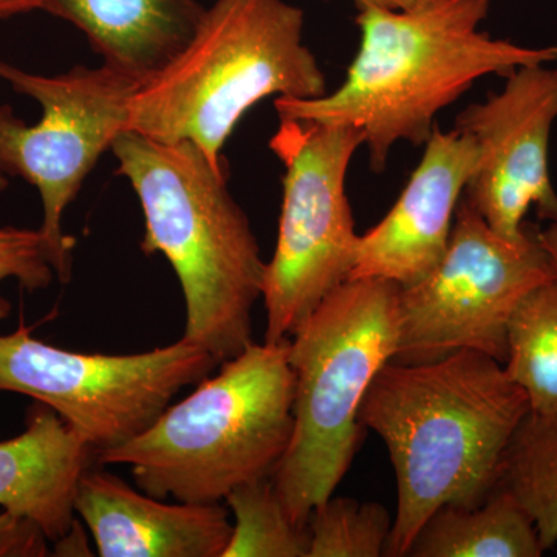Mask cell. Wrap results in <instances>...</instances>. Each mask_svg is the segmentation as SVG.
I'll return each mask as SVG.
<instances>
[{
  "instance_id": "6da1fadb",
  "label": "cell",
  "mask_w": 557,
  "mask_h": 557,
  "mask_svg": "<svg viewBox=\"0 0 557 557\" xmlns=\"http://www.w3.org/2000/svg\"><path fill=\"white\" fill-rule=\"evenodd\" d=\"M528 413L522 388L480 351L420 364L391 361L380 370L359 420L383 440L397 482L387 556H408L437 509L478 507L497 490L509 443Z\"/></svg>"
},
{
  "instance_id": "7a4b0ae2",
  "label": "cell",
  "mask_w": 557,
  "mask_h": 557,
  "mask_svg": "<svg viewBox=\"0 0 557 557\" xmlns=\"http://www.w3.org/2000/svg\"><path fill=\"white\" fill-rule=\"evenodd\" d=\"M491 0H418L409 9L357 10L359 47L338 89L313 100L274 101L278 120L355 127L370 170H386L398 143L423 146L479 79L556 64L557 47H528L480 30Z\"/></svg>"
},
{
  "instance_id": "3957f363",
  "label": "cell",
  "mask_w": 557,
  "mask_h": 557,
  "mask_svg": "<svg viewBox=\"0 0 557 557\" xmlns=\"http://www.w3.org/2000/svg\"><path fill=\"white\" fill-rule=\"evenodd\" d=\"M145 215V255L174 269L185 299L183 338L218 362L252 341V309L262 299L267 262L251 223L218 168L189 141H159L124 131L112 145Z\"/></svg>"
},
{
  "instance_id": "277c9868",
  "label": "cell",
  "mask_w": 557,
  "mask_h": 557,
  "mask_svg": "<svg viewBox=\"0 0 557 557\" xmlns=\"http://www.w3.org/2000/svg\"><path fill=\"white\" fill-rule=\"evenodd\" d=\"M306 16L287 0H214L193 38L131 100L127 131L189 141L214 166L239 121L265 98L313 100L327 78L304 42Z\"/></svg>"
},
{
  "instance_id": "5b68a950",
  "label": "cell",
  "mask_w": 557,
  "mask_h": 557,
  "mask_svg": "<svg viewBox=\"0 0 557 557\" xmlns=\"http://www.w3.org/2000/svg\"><path fill=\"white\" fill-rule=\"evenodd\" d=\"M289 339L251 343L126 445L98 454L126 465L138 490L183 504H222L231 491L273 478L293 434Z\"/></svg>"
},
{
  "instance_id": "8992f818",
  "label": "cell",
  "mask_w": 557,
  "mask_h": 557,
  "mask_svg": "<svg viewBox=\"0 0 557 557\" xmlns=\"http://www.w3.org/2000/svg\"><path fill=\"white\" fill-rule=\"evenodd\" d=\"M398 292L384 278H347L289 336L293 434L271 480L300 527L333 496L357 454L362 401L397 355Z\"/></svg>"
},
{
  "instance_id": "52a82bcc",
  "label": "cell",
  "mask_w": 557,
  "mask_h": 557,
  "mask_svg": "<svg viewBox=\"0 0 557 557\" xmlns=\"http://www.w3.org/2000/svg\"><path fill=\"white\" fill-rule=\"evenodd\" d=\"M270 148L284 166L276 249L267 262L265 341H284L350 277L359 234L347 174L366 137L355 127L278 120Z\"/></svg>"
},
{
  "instance_id": "ba28073f",
  "label": "cell",
  "mask_w": 557,
  "mask_h": 557,
  "mask_svg": "<svg viewBox=\"0 0 557 557\" xmlns=\"http://www.w3.org/2000/svg\"><path fill=\"white\" fill-rule=\"evenodd\" d=\"M556 281L541 228L498 236L461 197L448 247L426 276L398 292L394 361L420 364L475 350L504 364L509 319L533 289Z\"/></svg>"
},
{
  "instance_id": "9c48e42d",
  "label": "cell",
  "mask_w": 557,
  "mask_h": 557,
  "mask_svg": "<svg viewBox=\"0 0 557 557\" xmlns=\"http://www.w3.org/2000/svg\"><path fill=\"white\" fill-rule=\"evenodd\" d=\"M218 359L182 338L131 355L50 346L21 321L0 335V392L53 409L95 453L120 448L152 426L182 388L211 375Z\"/></svg>"
},
{
  "instance_id": "30bf717a",
  "label": "cell",
  "mask_w": 557,
  "mask_h": 557,
  "mask_svg": "<svg viewBox=\"0 0 557 557\" xmlns=\"http://www.w3.org/2000/svg\"><path fill=\"white\" fill-rule=\"evenodd\" d=\"M0 79L42 108L33 126L9 106L0 108V168L39 190L47 255L60 281L69 282L75 239L65 236L62 218L102 153L127 131L131 100L141 83L106 64L44 76L2 61Z\"/></svg>"
},
{
  "instance_id": "8fae6325",
  "label": "cell",
  "mask_w": 557,
  "mask_h": 557,
  "mask_svg": "<svg viewBox=\"0 0 557 557\" xmlns=\"http://www.w3.org/2000/svg\"><path fill=\"white\" fill-rule=\"evenodd\" d=\"M557 120V65L515 70L504 89L458 113L454 129L478 149L463 199L498 236L525 237L528 211L557 222V194L549 174V139Z\"/></svg>"
},
{
  "instance_id": "7c38bea8",
  "label": "cell",
  "mask_w": 557,
  "mask_h": 557,
  "mask_svg": "<svg viewBox=\"0 0 557 557\" xmlns=\"http://www.w3.org/2000/svg\"><path fill=\"white\" fill-rule=\"evenodd\" d=\"M423 146L420 163L394 207L359 236L348 278H384L406 287L442 259L478 149L463 132L438 126Z\"/></svg>"
},
{
  "instance_id": "4fadbf2b",
  "label": "cell",
  "mask_w": 557,
  "mask_h": 557,
  "mask_svg": "<svg viewBox=\"0 0 557 557\" xmlns=\"http://www.w3.org/2000/svg\"><path fill=\"white\" fill-rule=\"evenodd\" d=\"M75 512L102 557H223L233 533L222 504H164L91 467L79 480Z\"/></svg>"
},
{
  "instance_id": "5bb4252c",
  "label": "cell",
  "mask_w": 557,
  "mask_h": 557,
  "mask_svg": "<svg viewBox=\"0 0 557 557\" xmlns=\"http://www.w3.org/2000/svg\"><path fill=\"white\" fill-rule=\"evenodd\" d=\"M97 453L46 405L33 406L27 429L0 442V507L60 542L75 527V497Z\"/></svg>"
},
{
  "instance_id": "9a60e30c",
  "label": "cell",
  "mask_w": 557,
  "mask_h": 557,
  "mask_svg": "<svg viewBox=\"0 0 557 557\" xmlns=\"http://www.w3.org/2000/svg\"><path fill=\"white\" fill-rule=\"evenodd\" d=\"M42 10L79 28L102 64L145 83L185 49L207 9L199 0H44Z\"/></svg>"
},
{
  "instance_id": "2e32d148",
  "label": "cell",
  "mask_w": 557,
  "mask_h": 557,
  "mask_svg": "<svg viewBox=\"0 0 557 557\" xmlns=\"http://www.w3.org/2000/svg\"><path fill=\"white\" fill-rule=\"evenodd\" d=\"M536 525L504 487L478 507L446 505L418 531L412 557H539Z\"/></svg>"
},
{
  "instance_id": "e0dca14e",
  "label": "cell",
  "mask_w": 557,
  "mask_h": 557,
  "mask_svg": "<svg viewBox=\"0 0 557 557\" xmlns=\"http://www.w3.org/2000/svg\"><path fill=\"white\" fill-rule=\"evenodd\" d=\"M504 369L530 412H557V278L533 289L511 314Z\"/></svg>"
},
{
  "instance_id": "ac0fdd59",
  "label": "cell",
  "mask_w": 557,
  "mask_h": 557,
  "mask_svg": "<svg viewBox=\"0 0 557 557\" xmlns=\"http://www.w3.org/2000/svg\"><path fill=\"white\" fill-rule=\"evenodd\" d=\"M498 487L525 508L542 548L557 544V412H530L509 443Z\"/></svg>"
},
{
  "instance_id": "d6986e66",
  "label": "cell",
  "mask_w": 557,
  "mask_h": 557,
  "mask_svg": "<svg viewBox=\"0 0 557 557\" xmlns=\"http://www.w3.org/2000/svg\"><path fill=\"white\" fill-rule=\"evenodd\" d=\"M225 502L234 523L223 557H309V528L289 518L273 480L236 487Z\"/></svg>"
},
{
  "instance_id": "ffe728a7",
  "label": "cell",
  "mask_w": 557,
  "mask_h": 557,
  "mask_svg": "<svg viewBox=\"0 0 557 557\" xmlns=\"http://www.w3.org/2000/svg\"><path fill=\"white\" fill-rule=\"evenodd\" d=\"M391 515L375 502L332 496L311 512L309 557L387 556Z\"/></svg>"
},
{
  "instance_id": "44dd1931",
  "label": "cell",
  "mask_w": 557,
  "mask_h": 557,
  "mask_svg": "<svg viewBox=\"0 0 557 557\" xmlns=\"http://www.w3.org/2000/svg\"><path fill=\"white\" fill-rule=\"evenodd\" d=\"M40 230L0 226V282L16 278L27 292L49 287L54 276ZM10 306L0 298V319Z\"/></svg>"
},
{
  "instance_id": "7402d4cb",
  "label": "cell",
  "mask_w": 557,
  "mask_h": 557,
  "mask_svg": "<svg viewBox=\"0 0 557 557\" xmlns=\"http://www.w3.org/2000/svg\"><path fill=\"white\" fill-rule=\"evenodd\" d=\"M44 0H0V21L30 13L33 10H42Z\"/></svg>"
},
{
  "instance_id": "603a6c76",
  "label": "cell",
  "mask_w": 557,
  "mask_h": 557,
  "mask_svg": "<svg viewBox=\"0 0 557 557\" xmlns=\"http://www.w3.org/2000/svg\"><path fill=\"white\" fill-rule=\"evenodd\" d=\"M325 2H330V0H325ZM350 2L357 7V10L370 9V7H375V9L401 10L416 5L418 0H350Z\"/></svg>"
},
{
  "instance_id": "cb8c5ba5",
  "label": "cell",
  "mask_w": 557,
  "mask_h": 557,
  "mask_svg": "<svg viewBox=\"0 0 557 557\" xmlns=\"http://www.w3.org/2000/svg\"><path fill=\"white\" fill-rule=\"evenodd\" d=\"M541 240L552 258L557 278V222H549L545 228H541Z\"/></svg>"
},
{
  "instance_id": "d4e9b609",
  "label": "cell",
  "mask_w": 557,
  "mask_h": 557,
  "mask_svg": "<svg viewBox=\"0 0 557 557\" xmlns=\"http://www.w3.org/2000/svg\"><path fill=\"white\" fill-rule=\"evenodd\" d=\"M21 519L14 518L10 512L3 511L0 512V536L5 534L7 531L11 530Z\"/></svg>"
},
{
  "instance_id": "484cf974",
  "label": "cell",
  "mask_w": 557,
  "mask_h": 557,
  "mask_svg": "<svg viewBox=\"0 0 557 557\" xmlns=\"http://www.w3.org/2000/svg\"><path fill=\"white\" fill-rule=\"evenodd\" d=\"M7 186H9V180L5 178V172L0 168V193H2L3 189H7Z\"/></svg>"
}]
</instances>
